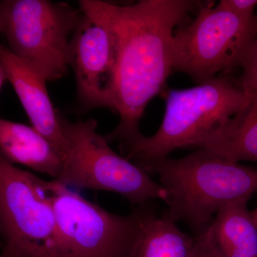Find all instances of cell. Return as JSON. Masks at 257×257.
Here are the masks:
<instances>
[{
    "label": "cell",
    "mask_w": 257,
    "mask_h": 257,
    "mask_svg": "<svg viewBox=\"0 0 257 257\" xmlns=\"http://www.w3.org/2000/svg\"><path fill=\"white\" fill-rule=\"evenodd\" d=\"M189 0H141L119 6L106 3L114 30V81L117 126L104 138L121 149L141 136L140 122L147 104L165 87L174 70L176 27L197 5Z\"/></svg>",
    "instance_id": "1"
},
{
    "label": "cell",
    "mask_w": 257,
    "mask_h": 257,
    "mask_svg": "<svg viewBox=\"0 0 257 257\" xmlns=\"http://www.w3.org/2000/svg\"><path fill=\"white\" fill-rule=\"evenodd\" d=\"M167 193L165 215L200 234L221 209L257 194V169L241 165L207 149L187 156L144 162Z\"/></svg>",
    "instance_id": "2"
},
{
    "label": "cell",
    "mask_w": 257,
    "mask_h": 257,
    "mask_svg": "<svg viewBox=\"0 0 257 257\" xmlns=\"http://www.w3.org/2000/svg\"><path fill=\"white\" fill-rule=\"evenodd\" d=\"M165 115L157 133L144 135L122 149L126 158L140 165L169 157L175 150L199 147L247 104L239 82L216 76L196 87L170 90Z\"/></svg>",
    "instance_id": "3"
},
{
    "label": "cell",
    "mask_w": 257,
    "mask_h": 257,
    "mask_svg": "<svg viewBox=\"0 0 257 257\" xmlns=\"http://www.w3.org/2000/svg\"><path fill=\"white\" fill-rule=\"evenodd\" d=\"M67 151L56 182L79 189L116 193L138 207L160 199L167 193L140 166L120 156L104 136L96 132L94 119L71 122L62 116Z\"/></svg>",
    "instance_id": "4"
},
{
    "label": "cell",
    "mask_w": 257,
    "mask_h": 257,
    "mask_svg": "<svg viewBox=\"0 0 257 257\" xmlns=\"http://www.w3.org/2000/svg\"><path fill=\"white\" fill-rule=\"evenodd\" d=\"M41 184L55 211L61 257H133L149 204L119 215L54 179Z\"/></svg>",
    "instance_id": "5"
},
{
    "label": "cell",
    "mask_w": 257,
    "mask_h": 257,
    "mask_svg": "<svg viewBox=\"0 0 257 257\" xmlns=\"http://www.w3.org/2000/svg\"><path fill=\"white\" fill-rule=\"evenodd\" d=\"M3 33L9 50L47 81L68 72L69 44L82 16L68 3L49 0L0 1Z\"/></svg>",
    "instance_id": "6"
},
{
    "label": "cell",
    "mask_w": 257,
    "mask_h": 257,
    "mask_svg": "<svg viewBox=\"0 0 257 257\" xmlns=\"http://www.w3.org/2000/svg\"><path fill=\"white\" fill-rule=\"evenodd\" d=\"M0 257H61L55 211L41 178L0 154Z\"/></svg>",
    "instance_id": "7"
},
{
    "label": "cell",
    "mask_w": 257,
    "mask_h": 257,
    "mask_svg": "<svg viewBox=\"0 0 257 257\" xmlns=\"http://www.w3.org/2000/svg\"><path fill=\"white\" fill-rule=\"evenodd\" d=\"M257 35V13L246 18L211 4L200 7L194 21L175 32L173 69L198 84L239 67Z\"/></svg>",
    "instance_id": "8"
},
{
    "label": "cell",
    "mask_w": 257,
    "mask_h": 257,
    "mask_svg": "<svg viewBox=\"0 0 257 257\" xmlns=\"http://www.w3.org/2000/svg\"><path fill=\"white\" fill-rule=\"evenodd\" d=\"M82 16L69 44V64L75 74L81 111L106 108L115 113L116 46L106 2L80 0Z\"/></svg>",
    "instance_id": "9"
},
{
    "label": "cell",
    "mask_w": 257,
    "mask_h": 257,
    "mask_svg": "<svg viewBox=\"0 0 257 257\" xmlns=\"http://www.w3.org/2000/svg\"><path fill=\"white\" fill-rule=\"evenodd\" d=\"M0 64L26 111L32 127L47 139L64 159L67 141L62 128V116L52 104L46 79L28 62L1 44Z\"/></svg>",
    "instance_id": "10"
},
{
    "label": "cell",
    "mask_w": 257,
    "mask_h": 257,
    "mask_svg": "<svg viewBox=\"0 0 257 257\" xmlns=\"http://www.w3.org/2000/svg\"><path fill=\"white\" fill-rule=\"evenodd\" d=\"M247 204H229L194 236L201 256L257 257V226Z\"/></svg>",
    "instance_id": "11"
},
{
    "label": "cell",
    "mask_w": 257,
    "mask_h": 257,
    "mask_svg": "<svg viewBox=\"0 0 257 257\" xmlns=\"http://www.w3.org/2000/svg\"><path fill=\"white\" fill-rule=\"evenodd\" d=\"M0 154L19 164L57 179L63 159L55 147L35 128L0 117Z\"/></svg>",
    "instance_id": "12"
},
{
    "label": "cell",
    "mask_w": 257,
    "mask_h": 257,
    "mask_svg": "<svg viewBox=\"0 0 257 257\" xmlns=\"http://www.w3.org/2000/svg\"><path fill=\"white\" fill-rule=\"evenodd\" d=\"M199 148L234 162H257V96L248 97L247 104L204 140Z\"/></svg>",
    "instance_id": "13"
},
{
    "label": "cell",
    "mask_w": 257,
    "mask_h": 257,
    "mask_svg": "<svg viewBox=\"0 0 257 257\" xmlns=\"http://www.w3.org/2000/svg\"><path fill=\"white\" fill-rule=\"evenodd\" d=\"M196 253L194 236L184 233L165 214L159 217L151 209L133 257H194Z\"/></svg>",
    "instance_id": "14"
},
{
    "label": "cell",
    "mask_w": 257,
    "mask_h": 257,
    "mask_svg": "<svg viewBox=\"0 0 257 257\" xmlns=\"http://www.w3.org/2000/svg\"><path fill=\"white\" fill-rule=\"evenodd\" d=\"M239 67L242 70L239 84L248 97L257 96V35L246 53Z\"/></svg>",
    "instance_id": "15"
},
{
    "label": "cell",
    "mask_w": 257,
    "mask_h": 257,
    "mask_svg": "<svg viewBox=\"0 0 257 257\" xmlns=\"http://www.w3.org/2000/svg\"><path fill=\"white\" fill-rule=\"evenodd\" d=\"M217 5L238 16L251 18L256 15L257 0H221Z\"/></svg>",
    "instance_id": "16"
},
{
    "label": "cell",
    "mask_w": 257,
    "mask_h": 257,
    "mask_svg": "<svg viewBox=\"0 0 257 257\" xmlns=\"http://www.w3.org/2000/svg\"><path fill=\"white\" fill-rule=\"evenodd\" d=\"M6 80H8L6 72H5L3 66L0 64V90H1V88L3 87V84H4V83Z\"/></svg>",
    "instance_id": "17"
},
{
    "label": "cell",
    "mask_w": 257,
    "mask_h": 257,
    "mask_svg": "<svg viewBox=\"0 0 257 257\" xmlns=\"http://www.w3.org/2000/svg\"><path fill=\"white\" fill-rule=\"evenodd\" d=\"M251 215H252L253 221H254L255 224L257 226V206L255 208L254 210L251 211Z\"/></svg>",
    "instance_id": "18"
},
{
    "label": "cell",
    "mask_w": 257,
    "mask_h": 257,
    "mask_svg": "<svg viewBox=\"0 0 257 257\" xmlns=\"http://www.w3.org/2000/svg\"><path fill=\"white\" fill-rule=\"evenodd\" d=\"M3 33V14H2L1 5H0V34Z\"/></svg>",
    "instance_id": "19"
},
{
    "label": "cell",
    "mask_w": 257,
    "mask_h": 257,
    "mask_svg": "<svg viewBox=\"0 0 257 257\" xmlns=\"http://www.w3.org/2000/svg\"><path fill=\"white\" fill-rule=\"evenodd\" d=\"M194 257H202L200 256V255L199 254V253L197 252V253H196L195 256Z\"/></svg>",
    "instance_id": "20"
}]
</instances>
